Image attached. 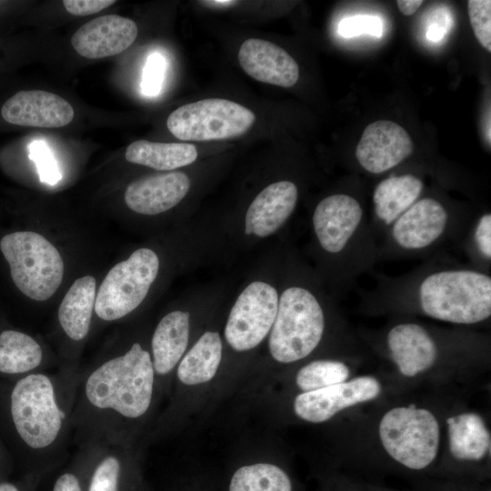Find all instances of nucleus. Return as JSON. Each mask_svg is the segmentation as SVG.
I'll list each match as a JSON object with an SVG mask.
<instances>
[{"instance_id":"obj_3","label":"nucleus","mask_w":491,"mask_h":491,"mask_svg":"<svg viewBox=\"0 0 491 491\" xmlns=\"http://www.w3.org/2000/svg\"><path fill=\"white\" fill-rule=\"evenodd\" d=\"M79 371L60 368L0 377V437L8 451L39 467L64 457Z\"/></svg>"},{"instance_id":"obj_31","label":"nucleus","mask_w":491,"mask_h":491,"mask_svg":"<svg viewBox=\"0 0 491 491\" xmlns=\"http://www.w3.org/2000/svg\"><path fill=\"white\" fill-rule=\"evenodd\" d=\"M467 10L476 39L487 52H491V1L469 0Z\"/></svg>"},{"instance_id":"obj_37","label":"nucleus","mask_w":491,"mask_h":491,"mask_svg":"<svg viewBox=\"0 0 491 491\" xmlns=\"http://www.w3.org/2000/svg\"><path fill=\"white\" fill-rule=\"evenodd\" d=\"M421 0H398L396 1L399 11L405 15H412L422 5Z\"/></svg>"},{"instance_id":"obj_21","label":"nucleus","mask_w":491,"mask_h":491,"mask_svg":"<svg viewBox=\"0 0 491 491\" xmlns=\"http://www.w3.org/2000/svg\"><path fill=\"white\" fill-rule=\"evenodd\" d=\"M191 329L188 310L166 313L156 325L151 338V358L155 376H167L186 352Z\"/></svg>"},{"instance_id":"obj_24","label":"nucleus","mask_w":491,"mask_h":491,"mask_svg":"<svg viewBox=\"0 0 491 491\" xmlns=\"http://www.w3.org/2000/svg\"><path fill=\"white\" fill-rule=\"evenodd\" d=\"M42 346L33 336L12 329L0 333V377L16 378L46 371Z\"/></svg>"},{"instance_id":"obj_26","label":"nucleus","mask_w":491,"mask_h":491,"mask_svg":"<svg viewBox=\"0 0 491 491\" xmlns=\"http://www.w3.org/2000/svg\"><path fill=\"white\" fill-rule=\"evenodd\" d=\"M196 147L188 143H160L136 140L125 150V159L158 171H172L194 163Z\"/></svg>"},{"instance_id":"obj_16","label":"nucleus","mask_w":491,"mask_h":491,"mask_svg":"<svg viewBox=\"0 0 491 491\" xmlns=\"http://www.w3.org/2000/svg\"><path fill=\"white\" fill-rule=\"evenodd\" d=\"M1 115L4 120L13 125L52 128L68 125L74 118V109L55 94L23 90L4 103Z\"/></svg>"},{"instance_id":"obj_17","label":"nucleus","mask_w":491,"mask_h":491,"mask_svg":"<svg viewBox=\"0 0 491 491\" xmlns=\"http://www.w3.org/2000/svg\"><path fill=\"white\" fill-rule=\"evenodd\" d=\"M190 187V178L184 172L152 175L131 182L125 192V202L135 213L156 215L180 204Z\"/></svg>"},{"instance_id":"obj_28","label":"nucleus","mask_w":491,"mask_h":491,"mask_svg":"<svg viewBox=\"0 0 491 491\" xmlns=\"http://www.w3.org/2000/svg\"><path fill=\"white\" fill-rule=\"evenodd\" d=\"M229 491H292V484L279 466L259 463L238 468L231 478Z\"/></svg>"},{"instance_id":"obj_19","label":"nucleus","mask_w":491,"mask_h":491,"mask_svg":"<svg viewBox=\"0 0 491 491\" xmlns=\"http://www.w3.org/2000/svg\"><path fill=\"white\" fill-rule=\"evenodd\" d=\"M424 183L411 173L393 174L379 181L372 195V230L378 245L389 227L422 195Z\"/></svg>"},{"instance_id":"obj_14","label":"nucleus","mask_w":491,"mask_h":491,"mask_svg":"<svg viewBox=\"0 0 491 491\" xmlns=\"http://www.w3.org/2000/svg\"><path fill=\"white\" fill-rule=\"evenodd\" d=\"M382 384L376 376L363 375L325 388L303 392L294 400L295 414L309 423H323L339 412L377 398Z\"/></svg>"},{"instance_id":"obj_23","label":"nucleus","mask_w":491,"mask_h":491,"mask_svg":"<svg viewBox=\"0 0 491 491\" xmlns=\"http://www.w3.org/2000/svg\"><path fill=\"white\" fill-rule=\"evenodd\" d=\"M96 296V281L92 276L76 279L58 308L62 332L70 341L79 343L88 336Z\"/></svg>"},{"instance_id":"obj_32","label":"nucleus","mask_w":491,"mask_h":491,"mask_svg":"<svg viewBox=\"0 0 491 491\" xmlns=\"http://www.w3.org/2000/svg\"><path fill=\"white\" fill-rule=\"evenodd\" d=\"M29 156L35 163L41 182L54 185L62 175L57 163L47 145L43 141H34L29 145Z\"/></svg>"},{"instance_id":"obj_5","label":"nucleus","mask_w":491,"mask_h":491,"mask_svg":"<svg viewBox=\"0 0 491 491\" xmlns=\"http://www.w3.org/2000/svg\"><path fill=\"white\" fill-rule=\"evenodd\" d=\"M309 228L312 267L335 298L355 288L361 276L374 272L378 241L356 195L341 191L322 197L312 210Z\"/></svg>"},{"instance_id":"obj_9","label":"nucleus","mask_w":491,"mask_h":491,"mask_svg":"<svg viewBox=\"0 0 491 491\" xmlns=\"http://www.w3.org/2000/svg\"><path fill=\"white\" fill-rule=\"evenodd\" d=\"M377 436L386 455L410 470H423L438 456L441 426L429 408L414 404L387 409L381 416Z\"/></svg>"},{"instance_id":"obj_29","label":"nucleus","mask_w":491,"mask_h":491,"mask_svg":"<svg viewBox=\"0 0 491 491\" xmlns=\"http://www.w3.org/2000/svg\"><path fill=\"white\" fill-rule=\"evenodd\" d=\"M471 266L491 274V213L485 211L473 217L457 244Z\"/></svg>"},{"instance_id":"obj_13","label":"nucleus","mask_w":491,"mask_h":491,"mask_svg":"<svg viewBox=\"0 0 491 491\" xmlns=\"http://www.w3.org/2000/svg\"><path fill=\"white\" fill-rule=\"evenodd\" d=\"M299 199L298 185L281 179L266 185L250 202L242 222L237 224L241 237L260 241L280 232L294 215Z\"/></svg>"},{"instance_id":"obj_18","label":"nucleus","mask_w":491,"mask_h":491,"mask_svg":"<svg viewBox=\"0 0 491 491\" xmlns=\"http://www.w3.org/2000/svg\"><path fill=\"white\" fill-rule=\"evenodd\" d=\"M137 36L136 24L124 16L107 15L90 20L79 27L71 45L80 55L98 59L118 55Z\"/></svg>"},{"instance_id":"obj_38","label":"nucleus","mask_w":491,"mask_h":491,"mask_svg":"<svg viewBox=\"0 0 491 491\" xmlns=\"http://www.w3.org/2000/svg\"><path fill=\"white\" fill-rule=\"evenodd\" d=\"M202 4L206 5L208 6H214V7H229L231 5H234L237 4V1H231V0H211V1H203Z\"/></svg>"},{"instance_id":"obj_25","label":"nucleus","mask_w":491,"mask_h":491,"mask_svg":"<svg viewBox=\"0 0 491 491\" xmlns=\"http://www.w3.org/2000/svg\"><path fill=\"white\" fill-rule=\"evenodd\" d=\"M223 356V340L217 331L204 332L177 365L176 377L183 385L193 386L211 380Z\"/></svg>"},{"instance_id":"obj_2","label":"nucleus","mask_w":491,"mask_h":491,"mask_svg":"<svg viewBox=\"0 0 491 491\" xmlns=\"http://www.w3.org/2000/svg\"><path fill=\"white\" fill-rule=\"evenodd\" d=\"M376 285L358 290L369 316H421L460 326L491 318V275L439 253L399 276L372 273Z\"/></svg>"},{"instance_id":"obj_1","label":"nucleus","mask_w":491,"mask_h":491,"mask_svg":"<svg viewBox=\"0 0 491 491\" xmlns=\"http://www.w3.org/2000/svg\"><path fill=\"white\" fill-rule=\"evenodd\" d=\"M155 374L138 341L79 371L70 423L77 447L130 446L152 408Z\"/></svg>"},{"instance_id":"obj_10","label":"nucleus","mask_w":491,"mask_h":491,"mask_svg":"<svg viewBox=\"0 0 491 491\" xmlns=\"http://www.w3.org/2000/svg\"><path fill=\"white\" fill-rule=\"evenodd\" d=\"M0 249L9 264L16 287L35 301L49 299L64 275L63 259L45 237L32 231H18L2 237Z\"/></svg>"},{"instance_id":"obj_34","label":"nucleus","mask_w":491,"mask_h":491,"mask_svg":"<svg viewBox=\"0 0 491 491\" xmlns=\"http://www.w3.org/2000/svg\"><path fill=\"white\" fill-rule=\"evenodd\" d=\"M165 70V60L157 53L148 56L142 79V91L147 96H155L161 90Z\"/></svg>"},{"instance_id":"obj_20","label":"nucleus","mask_w":491,"mask_h":491,"mask_svg":"<svg viewBox=\"0 0 491 491\" xmlns=\"http://www.w3.org/2000/svg\"><path fill=\"white\" fill-rule=\"evenodd\" d=\"M238 63L252 78L282 87H291L299 78L296 60L277 45L257 38H249L241 45Z\"/></svg>"},{"instance_id":"obj_33","label":"nucleus","mask_w":491,"mask_h":491,"mask_svg":"<svg viewBox=\"0 0 491 491\" xmlns=\"http://www.w3.org/2000/svg\"><path fill=\"white\" fill-rule=\"evenodd\" d=\"M338 32L346 38L361 35L380 37L383 33V25L377 16L355 15L343 19L339 24Z\"/></svg>"},{"instance_id":"obj_36","label":"nucleus","mask_w":491,"mask_h":491,"mask_svg":"<svg viewBox=\"0 0 491 491\" xmlns=\"http://www.w3.org/2000/svg\"><path fill=\"white\" fill-rule=\"evenodd\" d=\"M52 491H85L77 470H68L62 473L56 478Z\"/></svg>"},{"instance_id":"obj_39","label":"nucleus","mask_w":491,"mask_h":491,"mask_svg":"<svg viewBox=\"0 0 491 491\" xmlns=\"http://www.w3.org/2000/svg\"><path fill=\"white\" fill-rule=\"evenodd\" d=\"M0 491H20V489L11 483H0Z\"/></svg>"},{"instance_id":"obj_8","label":"nucleus","mask_w":491,"mask_h":491,"mask_svg":"<svg viewBox=\"0 0 491 491\" xmlns=\"http://www.w3.org/2000/svg\"><path fill=\"white\" fill-rule=\"evenodd\" d=\"M283 255L279 252L268 272L253 275L236 294L224 328L234 351H250L269 336L278 309Z\"/></svg>"},{"instance_id":"obj_40","label":"nucleus","mask_w":491,"mask_h":491,"mask_svg":"<svg viewBox=\"0 0 491 491\" xmlns=\"http://www.w3.org/2000/svg\"><path fill=\"white\" fill-rule=\"evenodd\" d=\"M2 451H4V450H3V448H2V446H1V445H0V453H1Z\"/></svg>"},{"instance_id":"obj_30","label":"nucleus","mask_w":491,"mask_h":491,"mask_svg":"<svg viewBox=\"0 0 491 491\" xmlns=\"http://www.w3.org/2000/svg\"><path fill=\"white\" fill-rule=\"evenodd\" d=\"M350 376L351 367L345 360L319 358L306 363L298 370L296 384L303 393L346 382Z\"/></svg>"},{"instance_id":"obj_11","label":"nucleus","mask_w":491,"mask_h":491,"mask_svg":"<svg viewBox=\"0 0 491 491\" xmlns=\"http://www.w3.org/2000/svg\"><path fill=\"white\" fill-rule=\"evenodd\" d=\"M160 268V259L151 248L135 250L114 266L101 283L94 311L103 321L119 320L145 299Z\"/></svg>"},{"instance_id":"obj_7","label":"nucleus","mask_w":491,"mask_h":491,"mask_svg":"<svg viewBox=\"0 0 491 491\" xmlns=\"http://www.w3.org/2000/svg\"><path fill=\"white\" fill-rule=\"evenodd\" d=\"M474 216L437 196L421 195L379 242L378 261L427 260L457 245Z\"/></svg>"},{"instance_id":"obj_35","label":"nucleus","mask_w":491,"mask_h":491,"mask_svg":"<svg viewBox=\"0 0 491 491\" xmlns=\"http://www.w3.org/2000/svg\"><path fill=\"white\" fill-rule=\"evenodd\" d=\"M114 0H64L65 10L74 15H89L114 5Z\"/></svg>"},{"instance_id":"obj_6","label":"nucleus","mask_w":491,"mask_h":491,"mask_svg":"<svg viewBox=\"0 0 491 491\" xmlns=\"http://www.w3.org/2000/svg\"><path fill=\"white\" fill-rule=\"evenodd\" d=\"M367 339L405 377L423 375L447 362L476 360L487 354L486 336L466 329H441L409 316H395Z\"/></svg>"},{"instance_id":"obj_22","label":"nucleus","mask_w":491,"mask_h":491,"mask_svg":"<svg viewBox=\"0 0 491 491\" xmlns=\"http://www.w3.org/2000/svg\"><path fill=\"white\" fill-rule=\"evenodd\" d=\"M446 427L448 450L454 458L478 462L490 455V431L480 414L466 411L449 416Z\"/></svg>"},{"instance_id":"obj_27","label":"nucleus","mask_w":491,"mask_h":491,"mask_svg":"<svg viewBox=\"0 0 491 491\" xmlns=\"http://www.w3.org/2000/svg\"><path fill=\"white\" fill-rule=\"evenodd\" d=\"M96 446L90 466L86 491H122L131 446Z\"/></svg>"},{"instance_id":"obj_15","label":"nucleus","mask_w":491,"mask_h":491,"mask_svg":"<svg viewBox=\"0 0 491 491\" xmlns=\"http://www.w3.org/2000/svg\"><path fill=\"white\" fill-rule=\"evenodd\" d=\"M414 151L407 132L390 120H377L364 130L355 155L360 167L372 175L392 170Z\"/></svg>"},{"instance_id":"obj_4","label":"nucleus","mask_w":491,"mask_h":491,"mask_svg":"<svg viewBox=\"0 0 491 491\" xmlns=\"http://www.w3.org/2000/svg\"><path fill=\"white\" fill-rule=\"evenodd\" d=\"M330 336L356 346L336 298L312 266L295 249L284 250L278 309L268 336L270 356L278 363H296L314 354Z\"/></svg>"},{"instance_id":"obj_12","label":"nucleus","mask_w":491,"mask_h":491,"mask_svg":"<svg viewBox=\"0 0 491 491\" xmlns=\"http://www.w3.org/2000/svg\"><path fill=\"white\" fill-rule=\"evenodd\" d=\"M255 121V114L245 105L224 98H206L176 108L167 117L166 126L180 140L209 141L240 136Z\"/></svg>"}]
</instances>
